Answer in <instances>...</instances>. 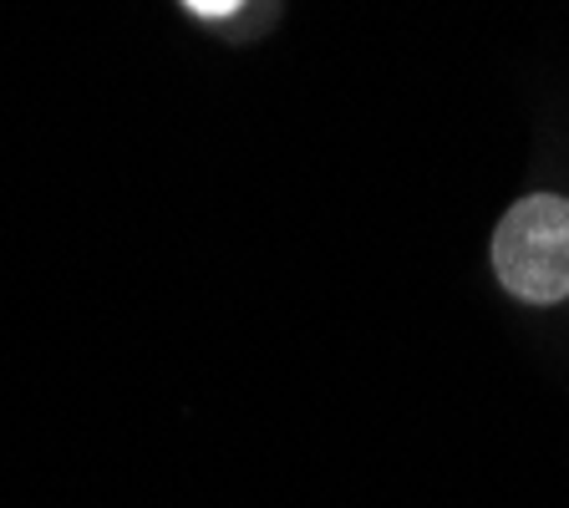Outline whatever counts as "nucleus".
Wrapping results in <instances>:
<instances>
[{"instance_id":"nucleus-1","label":"nucleus","mask_w":569,"mask_h":508,"mask_svg":"<svg viewBox=\"0 0 569 508\" xmlns=\"http://www.w3.org/2000/svg\"><path fill=\"white\" fill-rule=\"evenodd\" d=\"M493 270L503 290L529 306L569 300V199H519L493 229Z\"/></svg>"},{"instance_id":"nucleus-2","label":"nucleus","mask_w":569,"mask_h":508,"mask_svg":"<svg viewBox=\"0 0 569 508\" xmlns=\"http://www.w3.org/2000/svg\"><path fill=\"white\" fill-rule=\"evenodd\" d=\"M239 0H189V11H199V16H229Z\"/></svg>"}]
</instances>
